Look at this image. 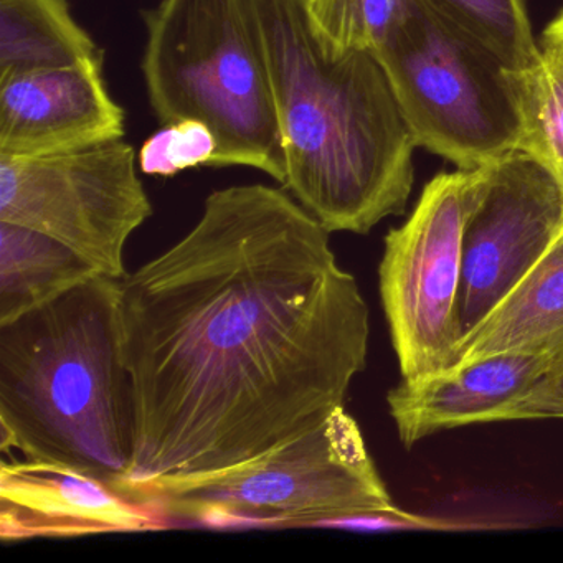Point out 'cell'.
<instances>
[{
  "mask_svg": "<svg viewBox=\"0 0 563 563\" xmlns=\"http://www.w3.org/2000/svg\"><path fill=\"white\" fill-rule=\"evenodd\" d=\"M285 151L286 190L328 232L367 235L401 216L417 147L372 52H339L306 0H252Z\"/></svg>",
  "mask_w": 563,
  "mask_h": 563,
  "instance_id": "2",
  "label": "cell"
},
{
  "mask_svg": "<svg viewBox=\"0 0 563 563\" xmlns=\"http://www.w3.org/2000/svg\"><path fill=\"white\" fill-rule=\"evenodd\" d=\"M219 141L209 124L197 120L163 124L137 154L141 173L174 177L194 167H213Z\"/></svg>",
  "mask_w": 563,
  "mask_h": 563,
  "instance_id": "19",
  "label": "cell"
},
{
  "mask_svg": "<svg viewBox=\"0 0 563 563\" xmlns=\"http://www.w3.org/2000/svg\"><path fill=\"white\" fill-rule=\"evenodd\" d=\"M540 51L530 67L506 68V80L519 114V150L563 187V48L542 45Z\"/></svg>",
  "mask_w": 563,
  "mask_h": 563,
  "instance_id": "16",
  "label": "cell"
},
{
  "mask_svg": "<svg viewBox=\"0 0 563 563\" xmlns=\"http://www.w3.org/2000/svg\"><path fill=\"white\" fill-rule=\"evenodd\" d=\"M103 60L67 0H0V80Z\"/></svg>",
  "mask_w": 563,
  "mask_h": 563,
  "instance_id": "14",
  "label": "cell"
},
{
  "mask_svg": "<svg viewBox=\"0 0 563 563\" xmlns=\"http://www.w3.org/2000/svg\"><path fill=\"white\" fill-rule=\"evenodd\" d=\"M124 140L37 157L0 156V222L45 233L123 279L130 236L153 216Z\"/></svg>",
  "mask_w": 563,
  "mask_h": 563,
  "instance_id": "8",
  "label": "cell"
},
{
  "mask_svg": "<svg viewBox=\"0 0 563 563\" xmlns=\"http://www.w3.org/2000/svg\"><path fill=\"white\" fill-rule=\"evenodd\" d=\"M520 420H563V358L553 362L530 394L500 418V421Z\"/></svg>",
  "mask_w": 563,
  "mask_h": 563,
  "instance_id": "20",
  "label": "cell"
},
{
  "mask_svg": "<svg viewBox=\"0 0 563 563\" xmlns=\"http://www.w3.org/2000/svg\"><path fill=\"white\" fill-rule=\"evenodd\" d=\"M499 352L563 358V229L526 278L461 341L457 365Z\"/></svg>",
  "mask_w": 563,
  "mask_h": 563,
  "instance_id": "13",
  "label": "cell"
},
{
  "mask_svg": "<svg viewBox=\"0 0 563 563\" xmlns=\"http://www.w3.org/2000/svg\"><path fill=\"white\" fill-rule=\"evenodd\" d=\"M120 296L121 279L97 275L0 324V446L124 494L136 407Z\"/></svg>",
  "mask_w": 563,
  "mask_h": 563,
  "instance_id": "3",
  "label": "cell"
},
{
  "mask_svg": "<svg viewBox=\"0 0 563 563\" xmlns=\"http://www.w3.org/2000/svg\"><path fill=\"white\" fill-rule=\"evenodd\" d=\"M542 45H553V47L563 48V11L543 32Z\"/></svg>",
  "mask_w": 563,
  "mask_h": 563,
  "instance_id": "21",
  "label": "cell"
},
{
  "mask_svg": "<svg viewBox=\"0 0 563 563\" xmlns=\"http://www.w3.org/2000/svg\"><path fill=\"white\" fill-rule=\"evenodd\" d=\"M417 147L473 170L519 150L506 65L417 0L374 52Z\"/></svg>",
  "mask_w": 563,
  "mask_h": 563,
  "instance_id": "6",
  "label": "cell"
},
{
  "mask_svg": "<svg viewBox=\"0 0 563 563\" xmlns=\"http://www.w3.org/2000/svg\"><path fill=\"white\" fill-rule=\"evenodd\" d=\"M438 18L493 52L509 70L540 58L526 0H421Z\"/></svg>",
  "mask_w": 563,
  "mask_h": 563,
  "instance_id": "17",
  "label": "cell"
},
{
  "mask_svg": "<svg viewBox=\"0 0 563 563\" xmlns=\"http://www.w3.org/2000/svg\"><path fill=\"white\" fill-rule=\"evenodd\" d=\"M169 522L156 507L118 493L74 467L4 460L0 467V537H81L140 532Z\"/></svg>",
  "mask_w": 563,
  "mask_h": 563,
  "instance_id": "11",
  "label": "cell"
},
{
  "mask_svg": "<svg viewBox=\"0 0 563 563\" xmlns=\"http://www.w3.org/2000/svg\"><path fill=\"white\" fill-rule=\"evenodd\" d=\"M147 100L163 124L197 120L219 141L213 167L285 184L268 64L252 0H161L144 12Z\"/></svg>",
  "mask_w": 563,
  "mask_h": 563,
  "instance_id": "4",
  "label": "cell"
},
{
  "mask_svg": "<svg viewBox=\"0 0 563 563\" xmlns=\"http://www.w3.org/2000/svg\"><path fill=\"white\" fill-rule=\"evenodd\" d=\"M549 355L499 352L450 371L401 378L387 394L401 444L410 450L440 431L497 423L553 365Z\"/></svg>",
  "mask_w": 563,
  "mask_h": 563,
  "instance_id": "12",
  "label": "cell"
},
{
  "mask_svg": "<svg viewBox=\"0 0 563 563\" xmlns=\"http://www.w3.org/2000/svg\"><path fill=\"white\" fill-rule=\"evenodd\" d=\"M417 0H306L321 37L339 52H377Z\"/></svg>",
  "mask_w": 563,
  "mask_h": 563,
  "instance_id": "18",
  "label": "cell"
},
{
  "mask_svg": "<svg viewBox=\"0 0 563 563\" xmlns=\"http://www.w3.org/2000/svg\"><path fill=\"white\" fill-rule=\"evenodd\" d=\"M97 275L90 263L58 240L0 222V324Z\"/></svg>",
  "mask_w": 563,
  "mask_h": 563,
  "instance_id": "15",
  "label": "cell"
},
{
  "mask_svg": "<svg viewBox=\"0 0 563 563\" xmlns=\"http://www.w3.org/2000/svg\"><path fill=\"white\" fill-rule=\"evenodd\" d=\"M124 140L103 60L0 80V156L37 157Z\"/></svg>",
  "mask_w": 563,
  "mask_h": 563,
  "instance_id": "10",
  "label": "cell"
},
{
  "mask_svg": "<svg viewBox=\"0 0 563 563\" xmlns=\"http://www.w3.org/2000/svg\"><path fill=\"white\" fill-rule=\"evenodd\" d=\"M484 180L486 166L440 174L407 222L385 236L378 288L401 378L450 371L460 361L463 233Z\"/></svg>",
  "mask_w": 563,
  "mask_h": 563,
  "instance_id": "7",
  "label": "cell"
},
{
  "mask_svg": "<svg viewBox=\"0 0 563 563\" xmlns=\"http://www.w3.org/2000/svg\"><path fill=\"white\" fill-rule=\"evenodd\" d=\"M329 236L286 189L227 187L121 279L136 407L128 497L239 466L344 407L371 318Z\"/></svg>",
  "mask_w": 563,
  "mask_h": 563,
  "instance_id": "1",
  "label": "cell"
},
{
  "mask_svg": "<svg viewBox=\"0 0 563 563\" xmlns=\"http://www.w3.org/2000/svg\"><path fill=\"white\" fill-rule=\"evenodd\" d=\"M167 520L207 526L335 523L395 507L357 421L339 407L321 424L203 479L140 497Z\"/></svg>",
  "mask_w": 563,
  "mask_h": 563,
  "instance_id": "5",
  "label": "cell"
},
{
  "mask_svg": "<svg viewBox=\"0 0 563 563\" xmlns=\"http://www.w3.org/2000/svg\"><path fill=\"white\" fill-rule=\"evenodd\" d=\"M563 229V187L517 150L486 166L463 233L461 341L526 278Z\"/></svg>",
  "mask_w": 563,
  "mask_h": 563,
  "instance_id": "9",
  "label": "cell"
}]
</instances>
